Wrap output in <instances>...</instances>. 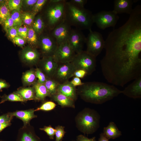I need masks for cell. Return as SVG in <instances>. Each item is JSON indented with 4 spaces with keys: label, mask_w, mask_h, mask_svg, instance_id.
<instances>
[{
    "label": "cell",
    "mask_w": 141,
    "mask_h": 141,
    "mask_svg": "<svg viewBox=\"0 0 141 141\" xmlns=\"http://www.w3.org/2000/svg\"><path fill=\"white\" fill-rule=\"evenodd\" d=\"M57 92L61 93L74 101L76 100L77 98V90L75 87L73 86L69 81L59 84Z\"/></svg>",
    "instance_id": "ac0fdd59"
},
{
    "label": "cell",
    "mask_w": 141,
    "mask_h": 141,
    "mask_svg": "<svg viewBox=\"0 0 141 141\" xmlns=\"http://www.w3.org/2000/svg\"><path fill=\"white\" fill-rule=\"evenodd\" d=\"M13 116L8 113L0 116V124L10 121Z\"/></svg>",
    "instance_id": "ee69618b"
},
{
    "label": "cell",
    "mask_w": 141,
    "mask_h": 141,
    "mask_svg": "<svg viewBox=\"0 0 141 141\" xmlns=\"http://www.w3.org/2000/svg\"><path fill=\"white\" fill-rule=\"evenodd\" d=\"M72 30L71 26L64 20L52 30L51 34L58 45L67 42Z\"/></svg>",
    "instance_id": "8fae6325"
},
{
    "label": "cell",
    "mask_w": 141,
    "mask_h": 141,
    "mask_svg": "<svg viewBox=\"0 0 141 141\" xmlns=\"http://www.w3.org/2000/svg\"><path fill=\"white\" fill-rule=\"evenodd\" d=\"M28 30V27L25 26H21L17 27L18 36L21 37L26 41Z\"/></svg>",
    "instance_id": "f35d334b"
},
{
    "label": "cell",
    "mask_w": 141,
    "mask_h": 141,
    "mask_svg": "<svg viewBox=\"0 0 141 141\" xmlns=\"http://www.w3.org/2000/svg\"><path fill=\"white\" fill-rule=\"evenodd\" d=\"M5 0H0V3L4 2Z\"/></svg>",
    "instance_id": "db71d44e"
},
{
    "label": "cell",
    "mask_w": 141,
    "mask_h": 141,
    "mask_svg": "<svg viewBox=\"0 0 141 141\" xmlns=\"http://www.w3.org/2000/svg\"><path fill=\"white\" fill-rule=\"evenodd\" d=\"M77 93L86 102L101 104L118 96L122 91L113 85L94 81L84 83L78 87Z\"/></svg>",
    "instance_id": "7a4b0ae2"
},
{
    "label": "cell",
    "mask_w": 141,
    "mask_h": 141,
    "mask_svg": "<svg viewBox=\"0 0 141 141\" xmlns=\"http://www.w3.org/2000/svg\"><path fill=\"white\" fill-rule=\"evenodd\" d=\"M37 0H22V6L26 8H32Z\"/></svg>",
    "instance_id": "7bdbcfd3"
},
{
    "label": "cell",
    "mask_w": 141,
    "mask_h": 141,
    "mask_svg": "<svg viewBox=\"0 0 141 141\" xmlns=\"http://www.w3.org/2000/svg\"><path fill=\"white\" fill-rule=\"evenodd\" d=\"M66 2L64 0L57 3L49 2L45 16L47 24L51 30L65 20Z\"/></svg>",
    "instance_id": "5b68a950"
},
{
    "label": "cell",
    "mask_w": 141,
    "mask_h": 141,
    "mask_svg": "<svg viewBox=\"0 0 141 141\" xmlns=\"http://www.w3.org/2000/svg\"><path fill=\"white\" fill-rule=\"evenodd\" d=\"M109 140L104 135L103 133L100 134L98 141H109Z\"/></svg>",
    "instance_id": "816d5d0a"
},
{
    "label": "cell",
    "mask_w": 141,
    "mask_h": 141,
    "mask_svg": "<svg viewBox=\"0 0 141 141\" xmlns=\"http://www.w3.org/2000/svg\"><path fill=\"white\" fill-rule=\"evenodd\" d=\"M2 26L6 32L9 28L14 26V23L11 18L10 15L7 18Z\"/></svg>",
    "instance_id": "60d3db41"
},
{
    "label": "cell",
    "mask_w": 141,
    "mask_h": 141,
    "mask_svg": "<svg viewBox=\"0 0 141 141\" xmlns=\"http://www.w3.org/2000/svg\"><path fill=\"white\" fill-rule=\"evenodd\" d=\"M0 141H4V140H0Z\"/></svg>",
    "instance_id": "11a10c76"
},
{
    "label": "cell",
    "mask_w": 141,
    "mask_h": 141,
    "mask_svg": "<svg viewBox=\"0 0 141 141\" xmlns=\"http://www.w3.org/2000/svg\"><path fill=\"white\" fill-rule=\"evenodd\" d=\"M22 24L28 27H32L35 15L32 12H23L21 13Z\"/></svg>",
    "instance_id": "f546056e"
},
{
    "label": "cell",
    "mask_w": 141,
    "mask_h": 141,
    "mask_svg": "<svg viewBox=\"0 0 141 141\" xmlns=\"http://www.w3.org/2000/svg\"><path fill=\"white\" fill-rule=\"evenodd\" d=\"M86 37L79 29H72L68 40V42L76 54L83 51L86 43Z\"/></svg>",
    "instance_id": "7c38bea8"
},
{
    "label": "cell",
    "mask_w": 141,
    "mask_h": 141,
    "mask_svg": "<svg viewBox=\"0 0 141 141\" xmlns=\"http://www.w3.org/2000/svg\"><path fill=\"white\" fill-rule=\"evenodd\" d=\"M39 36L38 45L44 57L53 56L58 46L56 40L51 34Z\"/></svg>",
    "instance_id": "4fadbf2b"
},
{
    "label": "cell",
    "mask_w": 141,
    "mask_h": 141,
    "mask_svg": "<svg viewBox=\"0 0 141 141\" xmlns=\"http://www.w3.org/2000/svg\"><path fill=\"white\" fill-rule=\"evenodd\" d=\"M12 42L18 46L22 47L25 45L26 41L24 39L18 36L15 37Z\"/></svg>",
    "instance_id": "b9f144b4"
},
{
    "label": "cell",
    "mask_w": 141,
    "mask_h": 141,
    "mask_svg": "<svg viewBox=\"0 0 141 141\" xmlns=\"http://www.w3.org/2000/svg\"><path fill=\"white\" fill-rule=\"evenodd\" d=\"M119 19L118 15L113 10L101 11L93 16V23L103 30L109 27H114Z\"/></svg>",
    "instance_id": "ba28073f"
},
{
    "label": "cell",
    "mask_w": 141,
    "mask_h": 141,
    "mask_svg": "<svg viewBox=\"0 0 141 141\" xmlns=\"http://www.w3.org/2000/svg\"><path fill=\"white\" fill-rule=\"evenodd\" d=\"M2 98L0 104L3 103L6 101L25 102L19 95L15 92L8 95L5 94L2 97Z\"/></svg>",
    "instance_id": "1f68e13d"
},
{
    "label": "cell",
    "mask_w": 141,
    "mask_h": 141,
    "mask_svg": "<svg viewBox=\"0 0 141 141\" xmlns=\"http://www.w3.org/2000/svg\"><path fill=\"white\" fill-rule=\"evenodd\" d=\"M6 33L7 37L11 41L15 37L18 36L17 27L14 26L8 29Z\"/></svg>",
    "instance_id": "74e56055"
},
{
    "label": "cell",
    "mask_w": 141,
    "mask_h": 141,
    "mask_svg": "<svg viewBox=\"0 0 141 141\" xmlns=\"http://www.w3.org/2000/svg\"><path fill=\"white\" fill-rule=\"evenodd\" d=\"M14 92L19 95L25 101L35 99V91L33 87L21 88Z\"/></svg>",
    "instance_id": "cb8c5ba5"
},
{
    "label": "cell",
    "mask_w": 141,
    "mask_h": 141,
    "mask_svg": "<svg viewBox=\"0 0 141 141\" xmlns=\"http://www.w3.org/2000/svg\"><path fill=\"white\" fill-rule=\"evenodd\" d=\"M56 105L54 102L48 101L43 103L39 107L35 110V111L42 110L48 111L53 109L56 107Z\"/></svg>",
    "instance_id": "e575fe53"
},
{
    "label": "cell",
    "mask_w": 141,
    "mask_h": 141,
    "mask_svg": "<svg viewBox=\"0 0 141 141\" xmlns=\"http://www.w3.org/2000/svg\"><path fill=\"white\" fill-rule=\"evenodd\" d=\"M40 56V54L37 50L29 46L24 48L21 54L22 60L30 64H35L38 62Z\"/></svg>",
    "instance_id": "e0dca14e"
},
{
    "label": "cell",
    "mask_w": 141,
    "mask_h": 141,
    "mask_svg": "<svg viewBox=\"0 0 141 141\" xmlns=\"http://www.w3.org/2000/svg\"><path fill=\"white\" fill-rule=\"evenodd\" d=\"M35 111V110L30 109L17 111L10 113L13 117L15 116L22 120L24 123V126H25L28 125L32 119L37 117L34 113Z\"/></svg>",
    "instance_id": "ffe728a7"
},
{
    "label": "cell",
    "mask_w": 141,
    "mask_h": 141,
    "mask_svg": "<svg viewBox=\"0 0 141 141\" xmlns=\"http://www.w3.org/2000/svg\"><path fill=\"white\" fill-rule=\"evenodd\" d=\"M48 1L47 0H37L32 8L31 12L36 15L41 11Z\"/></svg>",
    "instance_id": "836d02e7"
},
{
    "label": "cell",
    "mask_w": 141,
    "mask_h": 141,
    "mask_svg": "<svg viewBox=\"0 0 141 141\" xmlns=\"http://www.w3.org/2000/svg\"><path fill=\"white\" fill-rule=\"evenodd\" d=\"M62 0H51L49 2L52 3H57L62 1Z\"/></svg>",
    "instance_id": "f5cc1de1"
},
{
    "label": "cell",
    "mask_w": 141,
    "mask_h": 141,
    "mask_svg": "<svg viewBox=\"0 0 141 141\" xmlns=\"http://www.w3.org/2000/svg\"><path fill=\"white\" fill-rule=\"evenodd\" d=\"M93 14L84 7L78 6L69 1H66L65 20L71 26L80 30L91 29L93 23Z\"/></svg>",
    "instance_id": "3957f363"
},
{
    "label": "cell",
    "mask_w": 141,
    "mask_h": 141,
    "mask_svg": "<svg viewBox=\"0 0 141 141\" xmlns=\"http://www.w3.org/2000/svg\"><path fill=\"white\" fill-rule=\"evenodd\" d=\"M8 0L0 3V24L2 25L7 18L10 15L8 5Z\"/></svg>",
    "instance_id": "4316f807"
},
{
    "label": "cell",
    "mask_w": 141,
    "mask_h": 141,
    "mask_svg": "<svg viewBox=\"0 0 141 141\" xmlns=\"http://www.w3.org/2000/svg\"><path fill=\"white\" fill-rule=\"evenodd\" d=\"M11 124L10 121L0 124V133L5 128L10 126Z\"/></svg>",
    "instance_id": "f907efd6"
},
{
    "label": "cell",
    "mask_w": 141,
    "mask_h": 141,
    "mask_svg": "<svg viewBox=\"0 0 141 141\" xmlns=\"http://www.w3.org/2000/svg\"><path fill=\"white\" fill-rule=\"evenodd\" d=\"M35 71L37 81L41 84H44L47 78L46 75L39 68H37Z\"/></svg>",
    "instance_id": "8d00e7d4"
},
{
    "label": "cell",
    "mask_w": 141,
    "mask_h": 141,
    "mask_svg": "<svg viewBox=\"0 0 141 141\" xmlns=\"http://www.w3.org/2000/svg\"><path fill=\"white\" fill-rule=\"evenodd\" d=\"M45 26L41 15H39L35 17L32 27L38 35L39 36L43 33Z\"/></svg>",
    "instance_id": "d4e9b609"
},
{
    "label": "cell",
    "mask_w": 141,
    "mask_h": 141,
    "mask_svg": "<svg viewBox=\"0 0 141 141\" xmlns=\"http://www.w3.org/2000/svg\"><path fill=\"white\" fill-rule=\"evenodd\" d=\"M39 62V68L47 78H52L58 65L53 56H44Z\"/></svg>",
    "instance_id": "5bb4252c"
},
{
    "label": "cell",
    "mask_w": 141,
    "mask_h": 141,
    "mask_svg": "<svg viewBox=\"0 0 141 141\" xmlns=\"http://www.w3.org/2000/svg\"><path fill=\"white\" fill-rule=\"evenodd\" d=\"M100 116L96 111L86 108L77 116V123L81 132L84 134H91L99 127Z\"/></svg>",
    "instance_id": "277c9868"
},
{
    "label": "cell",
    "mask_w": 141,
    "mask_h": 141,
    "mask_svg": "<svg viewBox=\"0 0 141 141\" xmlns=\"http://www.w3.org/2000/svg\"><path fill=\"white\" fill-rule=\"evenodd\" d=\"M76 70L71 62L58 64L52 78L59 84H62L69 81L73 77Z\"/></svg>",
    "instance_id": "30bf717a"
},
{
    "label": "cell",
    "mask_w": 141,
    "mask_h": 141,
    "mask_svg": "<svg viewBox=\"0 0 141 141\" xmlns=\"http://www.w3.org/2000/svg\"><path fill=\"white\" fill-rule=\"evenodd\" d=\"M64 127L58 125L55 128V141H62L63 137L66 133L64 130Z\"/></svg>",
    "instance_id": "d590c367"
},
{
    "label": "cell",
    "mask_w": 141,
    "mask_h": 141,
    "mask_svg": "<svg viewBox=\"0 0 141 141\" xmlns=\"http://www.w3.org/2000/svg\"><path fill=\"white\" fill-rule=\"evenodd\" d=\"M71 83L74 86H80L83 85V83L82 82L80 79L78 77H74L71 81Z\"/></svg>",
    "instance_id": "c3c4849f"
},
{
    "label": "cell",
    "mask_w": 141,
    "mask_h": 141,
    "mask_svg": "<svg viewBox=\"0 0 141 141\" xmlns=\"http://www.w3.org/2000/svg\"><path fill=\"white\" fill-rule=\"evenodd\" d=\"M9 87V84L5 80L0 79V91L3 89L7 88Z\"/></svg>",
    "instance_id": "681fc988"
},
{
    "label": "cell",
    "mask_w": 141,
    "mask_h": 141,
    "mask_svg": "<svg viewBox=\"0 0 141 141\" xmlns=\"http://www.w3.org/2000/svg\"><path fill=\"white\" fill-rule=\"evenodd\" d=\"M87 75V72L82 69L76 70L74 73L73 77H76L79 78H83Z\"/></svg>",
    "instance_id": "f6af8a7d"
},
{
    "label": "cell",
    "mask_w": 141,
    "mask_h": 141,
    "mask_svg": "<svg viewBox=\"0 0 141 141\" xmlns=\"http://www.w3.org/2000/svg\"><path fill=\"white\" fill-rule=\"evenodd\" d=\"M77 141H96L95 137L89 138L85 136L80 134L77 137Z\"/></svg>",
    "instance_id": "7dc6e473"
},
{
    "label": "cell",
    "mask_w": 141,
    "mask_h": 141,
    "mask_svg": "<svg viewBox=\"0 0 141 141\" xmlns=\"http://www.w3.org/2000/svg\"><path fill=\"white\" fill-rule=\"evenodd\" d=\"M40 130L45 131L49 136L50 139H54L55 134V130L51 126H45L43 128H40Z\"/></svg>",
    "instance_id": "ab89813d"
},
{
    "label": "cell",
    "mask_w": 141,
    "mask_h": 141,
    "mask_svg": "<svg viewBox=\"0 0 141 141\" xmlns=\"http://www.w3.org/2000/svg\"><path fill=\"white\" fill-rule=\"evenodd\" d=\"M127 21L109 33L105 40L102 66L115 74L125 76L141 68V6L133 9Z\"/></svg>",
    "instance_id": "6da1fadb"
},
{
    "label": "cell",
    "mask_w": 141,
    "mask_h": 141,
    "mask_svg": "<svg viewBox=\"0 0 141 141\" xmlns=\"http://www.w3.org/2000/svg\"><path fill=\"white\" fill-rule=\"evenodd\" d=\"M44 84L51 97L57 92L59 84L52 78H47Z\"/></svg>",
    "instance_id": "f1b7e54d"
},
{
    "label": "cell",
    "mask_w": 141,
    "mask_h": 141,
    "mask_svg": "<svg viewBox=\"0 0 141 141\" xmlns=\"http://www.w3.org/2000/svg\"><path fill=\"white\" fill-rule=\"evenodd\" d=\"M76 54L67 42L58 45L52 56L58 64L63 63L71 62Z\"/></svg>",
    "instance_id": "9c48e42d"
},
{
    "label": "cell",
    "mask_w": 141,
    "mask_h": 141,
    "mask_svg": "<svg viewBox=\"0 0 141 141\" xmlns=\"http://www.w3.org/2000/svg\"><path fill=\"white\" fill-rule=\"evenodd\" d=\"M37 77L35 71L31 69L25 72L22 75V80L25 85L33 84L36 82Z\"/></svg>",
    "instance_id": "484cf974"
},
{
    "label": "cell",
    "mask_w": 141,
    "mask_h": 141,
    "mask_svg": "<svg viewBox=\"0 0 141 141\" xmlns=\"http://www.w3.org/2000/svg\"><path fill=\"white\" fill-rule=\"evenodd\" d=\"M22 0H9L8 5L10 11L13 10L20 11L22 7Z\"/></svg>",
    "instance_id": "d6a6232c"
},
{
    "label": "cell",
    "mask_w": 141,
    "mask_h": 141,
    "mask_svg": "<svg viewBox=\"0 0 141 141\" xmlns=\"http://www.w3.org/2000/svg\"><path fill=\"white\" fill-rule=\"evenodd\" d=\"M89 31V33L86 39V51L96 57L104 48L105 41L100 33L92 31L91 29Z\"/></svg>",
    "instance_id": "52a82bcc"
},
{
    "label": "cell",
    "mask_w": 141,
    "mask_h": 141,
    "mask_svg": "<svg viewBox=\"0 0 141 141\" xmlns=\"http://www.w3.org/2000/svg\"><path fill=\"white\" fill-rule=\"evenodd\" d=\"M16 141H41L32 130L26 129V126L18 133Z\"/></svg>",
    "instance_id": "d6986e66"
},
{
    "label": "cell",
    "mask_w": 141,
    "mask_h": 141,
    "mask_svg": "<svg viewBox=\"0 0 141 141\" xmlns=\"http://www.w3.org/2000/svg\"><path fill=\"white\" fill-rule=\"evenodd\" d=\"M51 97L62 107L75 108L74 101L61 93L57 92Z\"/></svg>",
    "instance_id": "7402d4cb"
},
{
    "label": "cell",
    "mask_w": 141,
    "mask_h": 141,
    "mask_svg": "<svg viewBox=\"0 0 141 141\" xmlns=\"http://www.w3.org/2000/svg\"><path fill=\"white\" fill-rule=\"evenodd\" d=\"M126 96L134 99L141 98V76L134 79L122 91V93Z\"/></svg>",
    "instance_id": "9a60e30c"
},
{
    "label": "cell",
    "mask_w": 141,
    "mask_h": 141,
    "mask_svg": "<svg viewBox=\"0 0 141 141\" xmlns=\"http://www.w3.org/2000/svg\"><path fill=\"white\" fill-rule=\"evenodd\" d=\"M103 133L109 139H115L122 135L121 131L119 130L114 122L112 121L104 128Z\"/></svg>",
    "instance_id": "44dd1931"
},
{
    "label": "cell",
    "mask_w": 141,
    "mask_h": 141,
    "mask_svg": "<svg viewBox=\"0 0 141 141\" xmlns=\"http://www.w3.org/2000/svg\"><path fill=\"white\" fill-rule=\"evenodd\" d=\"M10 15L14 24V27H18L22 24L21 13L20 11L13 10L11 11Z\"/></svg>",
    "instance_id": "4dcf8cb0"
},
{
    "label": "cell",
    "mask_w": 141,
    "mask_h": 141,
    "mask_svg": "<svg viewBox=\"0 0 141 141\" xmlns=\"http://www.w3.org/2000/svg\"><path fill=\"white\" fill-rule=\"evenodd\" d=\"M33 85V87L35 91V99L43 100L46 97H51L44 84H41L37 81Z\"/></svg>",
    "instance_id": "603a6c76"
},
{
    "label": "cell",
    "mask_w": 141,
    "mask_h": 141,
    "mask_svg": "<svg viewBox=\"0 0 141 141\" xmlns=\"http://www.w3.org/2000/svg\"><path fill=\"white\" fill-rule=\"evenodd\" d=\"M96 58L86 51H83L76 54L71 62L76 70H85L87 75L92 74L96 70Z\"/></svg>",
    "instance_id": "8992f818"
},
{
    "label": "cell",
    "mask_w": 141,
    "mask_h": 141,
    "mask_svg": "<svg viewBox=\"0 0 141 141\" xmlns=\"http://www.w3.org/2000/svg\"><path fill=\"white\" fill-rule=\"evenodd\" d=\"M38 35L32 27H29L26 41L31 46H37L39 43Z\"/></svg>",
    "instance_id": "83f0119b"
},
{
    "label": "cell",
    "mask_w": 141,
    "mask_h": 141,
    "mask_svg": "<svg viewBox=\"0 0 141 141\" xmlns=\"http://www.w3.org/2000/svg\"><path fill=\"white\" fill-rule=\"evenodd\" d=\"M134 1L132 0H115L113 11L117 14L125 13L130 15L133 10L132 7Z\"/></svg>",
    "instance_id": "2e32d148"
},
{
    "label": "cell",
    "mask_w": 141,
    "mask_h": 141,
    "mask_svg": "<svg viewBox=\"0 0 141 141\" xmlns=\"http://www.w3.org/2000/svg\"><path fill=\"white\" fill-rule=\"evenodd\" d=\"M70 2L74 5L80 7H84V5L86 3L87 0H71Z\"/></svg>",
    "instance_id": "bcb514c9"
}]
</instances>
